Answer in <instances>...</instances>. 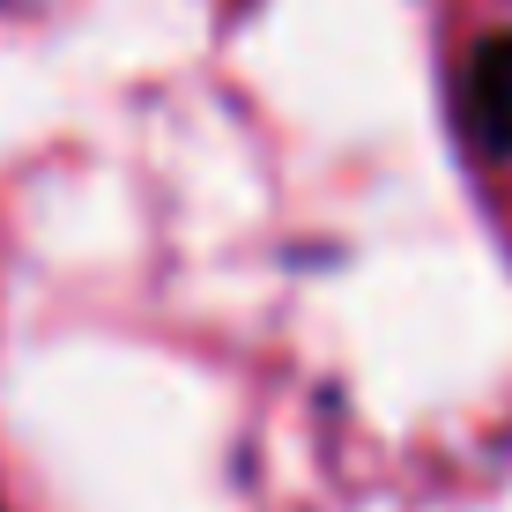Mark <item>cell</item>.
Instances as JSON below:
<instances>
[{
    "instance_id": "cell-1",
    "label": "cell",
    "mask_w": 512,
    "mask_h": 512,
    "mask_svg": "<svg viewBox=\"0 0 512 512\" xmlns=\"http://www.w3.org/2000/svg\"><path fill=\"white\" fill-rule=\"evenodd\" d=\"M468 119H475V134H483L490 149L512 156V30L490 38V45H475V60H468Z\"/></svg>"
}]
</instances>
